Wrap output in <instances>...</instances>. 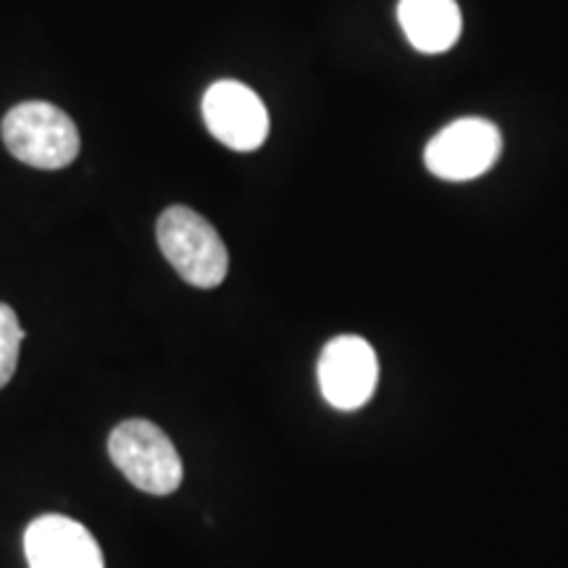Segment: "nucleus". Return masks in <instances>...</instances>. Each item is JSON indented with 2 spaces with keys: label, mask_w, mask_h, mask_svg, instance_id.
<instances>
[{
  "label": "nucleus",
  "mask_w": 568,
  "mask_h": 568,
  "mask_svg": "<svg viewBox=\"0 0 568 568\" xmlns=\"http://www.w3.org/2000/svg\"><path fill=\"white\" fill-rule=\"evenodd\" d=\"M155 237L163 258L197 290L219 287L230 272V253L224 240L209 219L187 205H172L163 211L155 224Z\"/></svg>",
  "instance_id": "f257e3e1"
},
{
  "label": "nucleus",
  "mask_w": 568,
  "mask_h": 568,
  "mask_svg": "<svg viewBox=\"0 0 568 568\" xmlns=\"http://www.w3.org/2000/svg\"><path fill=\"white\" fill-rule=\"evenodd\" d=\"M3 142L13 159L32 169H63L80 153V132L67 111L45 101L13 105L3 119Z\"/></svg>",
  "instance_id": "f03ea898"
},
{
  "label": "nucleus",
  "mask_w": 568,
  "mask_h": 568,
  "mask_svg": "<svg viewBox=\"0 0 568 568\" xmlns=\"http://www.w3.org/2000/svg\"><path fill=\"white\" fill-rule=\"evenodd\" d=\"M113 466L148 495H172L180 489L184 468L166 432L148 418H126L109 435Z\"/></svg>",
  "instance_id": "7ed1b4c3"
},
{
  "label": "nucleus",
  "mask_w": 568,
  "mask_h": 568,
  "mask_svg": "<svg viewBox=\"0 0 568 568\" xmlns=\"http://www.w3.org/2000/svg\"><path fill=\"white\" fill-rule=\"evenodd\" d=\"M503 153V134L493 122L477 116L458 119L429 140L424 163L447 182H468L487 174Z\"/></svg>",
  "instance_id": "20e7f679"
},
{
  "label": "nucleus",
  "mask_w": 568,
  "mask_h": 568,
  "mask_svg": "<svg viewBox=\"0 0 568 568\" xmlns=\"http://www.w3.org/2000/svg\"><path fill=\"white\" fill-rule=\"evenodd\" d=\"M318 387L324 400L337 410L364 408L379 382V358L358 335H339L318 355Z\"/></svg>",
  "instance_id": "39448f33"
},
{
  "label": "nucleus",
  "mask_w": 568,
  "mask_h": 568,
  "mask_svg": "<svg viewBox=\"0 0 568 568\" xmlns=\"http://www.w3.org/2000/svg\"><path fill=\"white\" fill-rule=\"evenodd\" d=\"M203 119L213 138L240 153L258 151L268 134L264 101L237 80H219L205 90Z\"/></svg>",
  "instance_id": "423d86ee"
},
{
  "label": "nucleus",
  "mask_w": 568,
  "mask_h": 568,
  "mask_svg": "<svg viewBox=\"0 0 568 568\" xmlns=\"http://www.w3.org/2000/svg\"><path fill=\"white\" fill-rule=\"evenodd\" d=\"M24 556L30 568H105L90 529L61 514L40 516L27 527Z\"/></svg>",
  "instance_id": "0eeeda50"
},
{
  "label": "nucleus",
  "mask_w": 568,
  "mask_h": 568,
  "mask_svg": "<svg viewBox=\"0 0 568 568\" xmlns=\"http://www.w3.org/2000/svg\"><path fill=\"white\" fill-rule=\"evenodd\" d=\"M397 19L410 45L422 53L450 51L464 30L456 0H400Z\"/></svg>",
  "instance_id": "6e6552de"
},
{
  "label": "nucleus",
  "mask_w": 568,
  "mask_h": 568,
  "mask_svg": "<svg viewBox=\"0 0 568 568\" xmlns=\"http://www.w3.org/2000/svg\"><path fill=\"white\" fill-rule=\"evenodd\" d=\"M21 339H24V329H21L17 311L0 303V389L9 385L17 372Z\"/></svg>",
  "instance_id": "1a4fd4ad"
}]
</instances>
